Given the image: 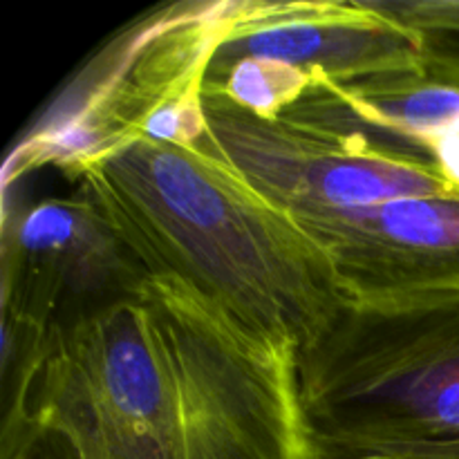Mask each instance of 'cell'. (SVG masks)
<instances>
[{
    "label": "cell",
    "instance_id": "obj_1",
    "mask_svg": "<svg viewBox=\"0 0 459 459\" xmlns=\"http://www.w3.org/2000/svg\"><path fill=\"white\" fill-rule=\"evenodd\" d=\"M30 421L81 459H318L299 348L170 276L54 327L3 429Z\"/></svg>",
    "mask_w": 459,
    "mask_h": 459
},
{
    "label": "cell",
    "instance_id": "obj_2",
    "mask_svg": "<svg viewBox=\"0 0 459 459\" xmlns=\"http://www.w3.org/2000/svg\"><path fill=\"white\" fill-rule=\"evenodd\" d=\"M146 276H170L255 334L314 343L348 305L330 255L218 152L139 137L72 178Z\"/></svg>",
    "mask_w": 459,
    "mask_h": 459
},
{
    "label": "cell",
    "instance_id": "obj_3",
    "mask_svg": "<svg viewBox=\"0 0 459 459\" xmlns=\"http://www.w3.org/2000/svg\"><path fill=\"white\" fill-rule=\"evenodd\" d=\"M318 459H399L459 442V290L348 300L299 354Z\"/></svg>",
    "mask_w": 459,
    "mask_h": 459
},
{
    "label": "cell",
    "instance_id": "obj_4",
    "mask_svg": "<svg viewBox=\"0 0 459 459\" xmlns=\"http://www.w3.org/2000/svg\"><path fill=\"white\" fill-rule=\"evenodd\" d=\"M202 99L206 134L197 146L218 152L296 222L455 191L429 148L359 124L318 85L273 119L218 94Z\"/></svg>",
    "mask_w": 459,
    "mask_h": 459
},
{
    "label": "cell",
    "instance_id": "obj_5",
    "mask_svg": "<svg viewBox=\"0 0 459 459\" xmlns=\"http://www.w3.org/2000/svg\"><path fill=\"white\" fill-rule=\"evenodd\" d=\"M229 9L231 3L173 4L124 31L18 142L4 164V186L40 166L74 178L143 137L164 106L200 94Z\"/></svg>",
    "mask_w": 459,
    "mask_h": 459
},
{
    "label": "cell",
    "instance_id": "obj_6",
    "mask_svg": "<svg viewBox=\"0 0 459 459\" xmlns=\"http://www.w3.org/2000/svg\"><path fill=\"white\" fill-rule=\"evenodd\" d=\"M429 36L384 3H231L206 76L242 58H273L321 83L348 85L420 67Z\"/></svg>",
    "mask_w": 459,
    "mask_h": 459
},
{
    "label": "cell",
    "instance_id": "obj_7",
    "mask_svg": "<svg viewBox=\"0 0 459 459\" xmlns=\"http://www.w3.org/2000/svg\"><path fill=\"white\" fill-rule=\"evenodd\" d=\"M146 278L97 209L76 193L4 218L3 318L52 332Z\"/></svg>",
    "mask_w": 459,
    "mask_h": 459
},
{
    "label": "cell",
    "instance_id": "obj_8",
    "mask_svg": "<svg viewBox=\"0 0 459 459\" xmlns=\"http://www.w3.org/2000/svg\"><path fill=\"white\" fill-rule=\"evenodd\" d=\"M299 224L330 255L348 300L459 290V191Z\"/></svg>",
    "mask_w": 459,
    "mask_h": 459
},
{
    "label": "cell",
    "instance_id": "obj_9",
    "mask_svg": "<svg viewBox=\"0 0 459 459\" xmlns=\"http://www.w3.org/2000/svg\"><path fill=\"white\" fill-rule=\"evenodd\" d=\"M318 88L359 124L421 143L430 152L459 130V54L437 45L412 70Z\"/></svg>",
    "mask_w": 459,
    "mask_h": 459
},
{
    "label": "cell",
    "instance_id": "obj_10",
    "mask_svg": "<svg viewBox=\"0 0 459 459\" xmlns=\"http://www.w3.org/2000/svg\"><path fill=\"white\" fill-rule=\"evenodd\" d=\"M314 85L312 76L287 63L254 56L206 76L202 92L218 94L251 115L273 119L294 108Z\"/></svg>",
    "mask_w": 459,
    "mask_h": 459
},
{
    "label": "cell",
    "instance_id": "obj_11",
    "mask_svg": "<svg viewBox=\"0 0 459 459\" xmlns=\"http://www.w3.org/2000/svg\"><path fill=\"white\" fill-rule=\"evenodd\" d=\"M390 13L424 31L437 48L459 54V0L444 3H385Z\"/></svg>",
    "mask_w": 459,
    "mask_h": 459
},
{
    "label": "cell",
    "instance_id": "obj_12",
    "mask_svg": "<svg viewBox=\"0 0 459 459\" xmlns=\"http://www.w3.org/2000/svg\"><path fill=\"white\" fill-rule=\"evenodd\" d=\"M0 459H81L65 437L43 430L34 421L4 429Z\"/></svg>",
    "mask_w": 459,
    "mask_h": 459
},
{
    "label": "cell",
    "instance_id": "obj_13",
    "mask_svg": "<svg viewBox=\"0 0 459 459\" xmlns=\"http://www.w3.org/2000/svg\"><path fill=\"white\" fill-rule=\"evenodd\" d=\"M399 459H459V442L444 444V446L420 448V451L406 453V455Z\"/></svg>",
    "mask_w": 459,
    "mask_h": 459
}]
</instances>
